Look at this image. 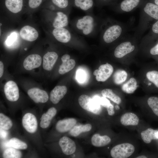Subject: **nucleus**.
<instances>
[{
	"label": "nucleus",
	"mask_w": 158,
	"mask_h": 158,
	"mask_svg": "<svg viewBox=\"0 0 158 158\" xmlns=\"http://www.w3.org/2000/svg\"><path fill=\"white\" fill-rule=\"evenodd\" d=\"M51 29L52 37L57 41L61 43H68L73 38L78 36L68 27Z\"/></svg>",
	"instance_id": "39448f33"
},
{
	"label": "nucleus",
	"mask_w": 158,
	"mask_h": 158,
	"mask_svg": "<svg viewBox=\"0 0 158 158\" xmlns=\"http://www.w3.org/2000/svg\"><path fill=\"white\" fill-rule=\"evenodd\" d=\"M122 28L118 25H112L107 29L104 32L102 36L105 42L111 43L117 39L121 35Z\"/></svg>",
	"instance_id": "9d476101"
},
{
	"label": "nucleus",
	"mask_w": 158,
	"mask_h": 158,
	"mask_svg": "<svg viewBox=\"0 0 158 158\" xmlns=\"http://www.w3.org/2000/svg\"><path fill=\"white\" fill-rule=\"evenodd\" d=\"M92 128V126L90 124L75 126L70 130L69 133L71 136L76 137L82 133L90 131Z\"/></svg>",
	"instance_id": "393cba45"
},
{
	"label": "nucleus",
	"mask_w": 158,
	"mask_h": 158,
	"mask_svg": "<svg viewBox=\"0 0 158 158\" xmlns=\"http://www.w3.org/2000/svg\"><path fill=\"white\" fill-rule=\"evenodd\" d=\"M148 79L153 83L158 88V71H152L148 72L146 74Z\"/></svg>",
	"instance_id": "4c0bfd02"
},
{
	"label": "nucleus",
	"mask_w": 158,
	"mask_h": 158,
	"mask_svg": "<svg viewBox=\"0 0 158 158\" xmlns=\"http://www.w3.org/2000/svg\"><path fill=\"white\" fill-rule=\"evenodd\" d=\"M147 103L154 113L158 116V98L155 97H150L148 99Z\"/></svg>",
	"instance_id": "e433bc0d"
},
{
	"label": "nucleus",
	"mask_w": 158,
	"mask_h": 158,
	"mask_svg": "<svg viewBox=\"0 0 158 158\" xmlns=\"http://www.w3.org/2000/svg\"><path fill=\"white\" fill-rule=\"evenodd\" d=\"M72 24L76 32L82 35L90 36L96 33L97 25L96 19L91 15L87 14L79 18Z\"/></svg>",
	"instance_id": "f257e3e1"
},
{
	"label": "nucleus",
	"mask_w": 158,
	"mask_h": 158,
	"mask_svg": "<svg viewBox=\"0 0 158 158\" xmlns=\"http://www.w3.org/2000/svg\"><path fill=\"white\" fill-rule=\"evenodd\" d=\"M135 148L132 144L125 143L117 145L111 150L110 154L114 158H126L134 152Z\"/></svg>",
	"instance_id": "423d86ee"
},
{
	"label": "nucleus",
	"mask_w": 158,
	"mask_h": 158,
	"mask_svg": "<svg viewBox=\"0 0 158 158\" xmlns=\"http://www.w3.org/2000/svg\"><path fill=\"white\" fill-rule=\"evenodd\" d=\"M76 122V120L73 118L60 120L56 124V128L59 133H65L70 131L75 126Z\"/></svg>",
	"instance_id": "a211bd4d"
},
{
	"label": "nucleus",
	"mask_w": 158,
	"mask_h": 158,
	"mask_svg": "<svg viewBox=\"0 0 158 158\" xmlns=\"http://www.w3.org/2000/svg\"><path fill=\"white\" fill-rule=\"evenodd\" d=\"M144 11L151 17L158 20V5L152 2H147L145 5Z\"/></svg>",
	"instance_id": "a878e982"
},
{
	"label": "nucleus",
	"mask_w": 158,
	"mask_h": 158,
	"mask_svg": "<svg viewBox=\"0 0 158 158\" xmlns=\"http://www.w3.org/2000/svg\"><path fill=\"white\" fill-rule=\"evenodd\" d=\"M0 136L1 138H4L6 137V132L4 130V129L0 128Z\"/></svg>",
	"instance_id": "a18cd8bd"
},
{
	"label": "nucleus",
	"mask_w": 158,
	"mask_h": 158,
	"mask_svg": "<svg viewBox=\"0 0 158 158\" xmlns=\"http://www.w3.org/2000/svg\"><path fill=\"white\" fill-rule=\"evenodd\" d=\"M12 126L13 123L10 119L2 113H0V128L7 130L11 128Z\"/></svg>",
	"instance_id": "f704fd0d"
},
{
	"label": "nucleus",
	"mask_w": 158,
	"mask_h": 158,
	"mask_svg": "<svg viewBox=\"0 0 158 158\" xmlns=\"http://www.w3.org/2000/svg\"><path fill=\"white\" fill-rule=\"evenodd\" d=\"M139 119L134 113L128 112L123 115L120 119V122L124 126H136L139 123Z\"/></svg>",
	"instance_id": "4be33fe9"
},
{
	"label": "nucleus",
	"mask_w": 158,
	"mask_h": 158,
	"mask_svg": "<svg viewBox=\"0 0 158 158\" xmlns=\"http://www.w3.org/2000/svg\"><path fill=\"white\" fill-rule=\"evenodd\" d=\"M4 92L6 99L11 102L17 101L19 97V90L18 85L14 81L7 82L4 86Z\"/></svg>",
	"instance_id": "0eeeda50"
},
{
	"label": "nucleus",
	"mask_w": 158,
	"mask_h": 158,
	"mask_svg": "<svg viewBox=\"0 0 158 158\" xmlns=\"http://www.w3.org/2000/svg\"><path fill=\"white\" fill-rule=\"evenodd\" d=\"M127 77V73L125 71L118 70L115 72L113 75L114 82L116 85H120L126 80Z\"/></svg>",
	"instance_id": "7c9ffc66"
},
{
	"label": "nucleus",
	"mask_w": 158,
	"mask_h": 158,
	"mask_svg": "<svg viewBox=\"0 0 158 158\" xmlns=\"http://www.w3.org/2000/svg\"><path fill=\"white\" fill-rule=\"evenodd\" d=\"M44 11L46 13L45 21L51 28L68 27L69 20L66 12L59 10L46 8H44Z\"/></svg>",
	"instance_id": "f03ea898"
},
{
	"label": "nucleus",
	"mask_w": 158,
	"mask_h": 158,
	"mask_svg": "<svg viewBox=\"0 0 158 158\" xmlns=\"http://www.w3.org/2000/svg\"><path fill=\"white\" fill-rule=\"evenodd\" d=\"M141 0H124L120 4L121 9L123 11L129 12L138 6Z\"/></svg>",
	"instance_id": "bb28decb"
},
{
	"label": "nucleus",
	"mask_w": 158,
	"mask_h": 158,
	"mask_svg": "<svg viewBox=\"0 0 158 158\" xmlns=\"http://www.w3.org/2000/svg\"><path fill=\"white\" fill-rule=\"evenodd\" d=\"M46 0H27L25 11L31 12L36 10L43 5Z\"/></svg>",
	"instance_id": "c756f323"
},
{
	"label": "nucleus",
	"mask_w": 158,
	"mask_h": 158,
	"mask_svg": "<svg viewBox=\"0 0 158 158\" xmlns=\"http://www.w3.org/2000/svg\"><path fill=\"white\" fill-rule=\"evenodd\" d=\"M17 35V34L15 32H13L8 37L6 40V45L10 46L13 44L16 40Z\"/></svg>",
	"instance_id": "58836bf2"
},
{
	"label": "nucleus",
	"mask_w": 158,
	"mask_h": 158,
	"mask_svg": "<svg viewBox=\"0 0 158 158\" xmlns=\"http://www.w3.org/2000/svg\"><path fill=\"white\" fill-rule=\"evenodd\" d=\"M62 64L60 66L59 73L61 75L64 74L72 70L75 65V61L70 59V56L68 54H65L61 57Z\"/></svg>",
	"instance_id": "f3484780"
},
{
	"label": "nucleus",
	"mask_w": 158,
	"mask_h": 158,
	"mask_svg": "<svg viewBox=\"0 0 158 158\" xmlns=\"http://www.w3.org/2000/svg\"><path fill=\"white\" fill-rule=\"evenodd\" d=\"M135 46L129 42H123L118 46L114 51V55L117 58H121L135 49Z\"/></svg>",
	"instance_id": "6ab92c4d"
},
{
	"label": "nucleus",
	"mask_w": 158,
	"mask_h": 158,
	"mask_svg": "<svg viewBox=\"0 0 158 158\" xmlns=\"http://www.w3.org/2000/svg\"><path fill=\"white\" fill-rule=\"evenodd\" d=\"M150 52L152 55H158V43L151 49Z\"/></svg>",
	"instance_id": "79ce46f5"
},
{
	"label": "nucleus",
	"mask_w": 158,
	"mask_h": 158,
	"mask_svg": "<svg viewBox=\"0 0 158 158\" xmlns=\"http://www.w3.org/2000/svg\"><path fill=\"white\" fill-rule=\"evenodd\" d=\"M137 87L136 80L134 78H132L123 85L121 89L124 92L128 94H131L135 90Z\"/></svg>",
	"instance_id": "c85d7f7f"
},
{
	"label": "nucleus",
	"mask_w": 158,
	"mask_h": 158,
	"mask_svg": "<svg viewBox=\"0 0 158 158\" xmlns=\"http://www.w3.org/2000/svg\"><path fill=\"white\" fill-rule=\"evenodd\" d=\"M4 72V64L3 62L0 61V78H1L3 75Z\"/></svg>",
	"instance_id": "c03bdc74"
},
{
	"label": "nucleus",
	"mask_w": 158,
	"mask_h": 158,
	"mask_svg": "<svg viewBox=\"0 0 158 158\" xmlns=\"http://www.w3.org/2000/svg\"><path fill=\"white\" fill-rule=\"evenodd\" d=\"M113 0H95L96 5H100L109 3L112 1Z\"/></svg>",
	"instance_id": "a19ab883"
},
{
	"label": "nucleus",
	"mask_w": 158,
	"mask_h": 158,
	"mask_svg": "<svg viewBox=\"0 0 158 158\" xmlns=\"http://www.w3.org/2000/svg\"><path fill=\"white\" fill-rule=\"evenodd\" d=\"M22 155L20 151L13 147L7 149L3 153V157L4 158H20Z\"/></svg>",
	"instance_id": "72a5a7b5"
},
{
	"label": "nucleus",
	"mask_w": 158,
	"mask_h": 158,
	"mask_svg": "<svg viewBox=\"0 0 158 158\" xmlns=\"http://www.w3.org/2000/svg\"><path fill=\"white\" fill-rule=\"evenodd\" d=\"M113 68L110 64L107 63L101 65L98 69L95 70L93 74L96 76V78L98 81L104 82L111 76L113 71Z\"/></svg>",
	"instance_id": "f8f14e48"
},
{
	"label": "nucleus",
	"mask_w": 158,
	"mask_h": 158,
	"mask_svg": "<svg viewBox=\"0 0 158 158\" xmlns=\"http://www.w3.org/2000/svg\"><path fill=\"white\" fill-rule=\"evenodd\" d=\"M79 104L82 108L93 114H99L101 111L100 105L94 98L86 95H82L78 98Z\"/></svg>",
	"instance_id": "20e7f679"
},
{
	"label": "nucleus",
	"mask_w": 158,
	"mask_h": 158,
	"mask_svg": "<svg viewBox=\"0 0 158 158\" xmlns=\"http://www.w3.org/2000/svg\"><path fill=\"white\" fill-rule=\"evenodd\" d=\"M158 130L150 128H148L141 133L142 139L145 143L151 142L152 140L157 139L155 136V133Z\"/></svg>",
	"instance_id": "cd10ccee"
},
{
	"label": "nucleus",
	"mask_w": 158,
	"mask_h": 158,
	"mask_svg": "<svg viewBox=\"0 0 158 158\" xmlns=\"http://www.w3.org/2000/svg\"><path fill=\"white\" fill-rule=\"evenodd\" d=\"M67 90V88L65 85L55 86L50 93V100L54 104L58 103L66 93Z\"/></svg>",
	"instance_id": "dca6fc26"
},
{
	"label": "nucleus",
	"mask_w": 158,
	"mask_h": 158,
	"mask_svg": "<svg viewBox=\"0 0 158 158\" xmlns=\"http://www.w3.org/2000/svg\"><path fill=\"white\" fill-rule=\"evenodd\" d=\"M57 9L66 13L69 12L72 6L70 0H47Z\"/></svg>",
	"instance_id": "b1692460"
},
{
	"label": "nucleus",
	"mask_w": 158,
	"mask_h": 158,
	"mask_svg": "<svg viewBox=\"0 0 158 158\" xmlns=\"http://www.w3.org/2000/svg\"><path fill=\"white\" fill-rule=\"evenodd\" d=\"M137 158H147V157L144 155H141L139 156L138 157H136Z\"/></svg>",
	"instance_id": "49530a36"
},
{
	"label": "nucleus",
	"mask_w": 158,
	"mask_h": 158,
	"mask_svg": "<svg viewBox=\"0 0 158 158\" xmlns=\"http://www.w3.org/2000/svg\"><path fill=\"white\" fill-rule=\"evenodd\" d=\"M101 93L103 97L109 99L118 104H119L121 102V98L114 94L110 89H104L102 91Z\"/></svg>",
	"instance_id": "473e14b6"
},
{
	"label": "nucleus",
	"mask_w": 158,
	"mask_h": 158,
	"mask_svg": "<svg viewBox=\"0 0 158 158\" xmlns=\"http://www.w3.org/2000/svg\"><path fill=\"white\" fill-rule=\"evenodd\" d=\"M154 3L158 5V0H154Z\"/></svg>",
	"instance_id": "de8ad7c7"
},
{
	"label": "nucleus",
	"mask_w": 158,
	"mask_h": 158,
	"mask_svg": "<svg viewBox=\"0 0 158 158\" xmlns=\"http://www.w3.org/2000/svg\"><path fill=\"white\" fill-rule=\"evenodd\" d=\"M111 141L110 137L107 135L101 136L96 134L92 137L91 142L93 145L96 147H102L108 145Z\"/></svg>",
	"instance_id": "5701e85b"
},
{
	"label": "nucleus",
	"mask_w": 158,
	"mask_h": 158,
	"mask_svg": "<svg viewBox=\"0 0 158 158\" xmlns=\"http://www.w3.org/2000/svg\"><path fill=\"white\" fill-rule=\"evenodd\" d=\"M86 75L85 72L81 70H78L76 73L77 80L80 83H83L85 80Z\"/></svg>",
	"instance_id": "ea45409f"
},
{
	"label": "nucleus",
	"mask_w": 158,
	"mask_h": 158,
	"mask_svg": "<svg viewBox=\"0 0 158 158\" xmlns=\"http://www.w3.org/2000/svg\"><path fill=\"white\" fill-rule=\"evenodd\" d=\"M72 6L87 12H90L96 5L95 0H70Z\"/></svg>",
	"instance_id": "aec40b11"
},
{
	"label": "nucleus",
	"mask_w": 158,
	"mask_h": 158,
	"mask_svg": "<svg viewBox=\"0 0 158 158\" xmlns=\"http://www.w3.org/2000/svg\"><path fill=\"white\" fill-rule=\"evenodd\" d=\"M152 30L154 32L158 34V20L153 25Z\"/></svg>",
	"instance_id": "37998d69"
},
{
	"label": "nucleus",
	"mask_w": 158,
	"mask_h": 158,
	"mask_svg": "<svg viewBox=\"0 0 158 158\" xmlns=\"http://www.w3.org/2000/svg\"><path fill=\"white\" fill-rule=\"evenodd\" d=\"M97 97L100 105L107 108L108 114L110 116L114 115L115 114L114 107L109 100L104 97H100L97 96Z\"/></svg>",
	"instance_id": "2f4dec72"
},
{
	"label": "nucleus",
	"mask_w": 158,
	"mask_h": 158,
	"mask_svg": "<svg viewBox=\"0 0 158 158\" xmlns=\"http://www.w3.org/2000/svg\"><path fill=\"white\" fill-rule=\"evenodd\" d=\"M8 145L18 150H25L28 147L25 143L16 138L11 139L8 142Z\"/></svg>",
	"instance_id": "c9c22d12"
},
{
	"label": "nucleus",
	"mask_w": 158,
	"mask_h": 158,
	"mask_svg": "<svg viewBox=\"0 0 158 158\" xmlns=\"http://www.w3.org/2000/svg\"><path fill=\"white\" fill-rule=\"evenodd\" d=\"M56 113L57 110L54 107L49 109L46 113L43 114L40 118V127L43 128L48 127L51 121L56 115Z\"/></svg>",
	"instance_id": "412c9836"
},
{
	"label": "nucleus",
	"mask_w": 158,
	"mask_h": 158,
	"mask_svg": "<svg viewBox=\"0 0 158 158\" xmlns=\"http://www.w3.org/2000/svg\"><path fill=\"white\" fill-rule=\"evenodd\" d=\"M115 108L116 109H119V107L118 105H116Z\"/></svg>",
	"instance_id": "8fccbe9b"
},
{
	"label": "nucleus",
	"mask_w": 158,
	"mask_h": 158,
	"mask_svg": "<svg viewBox=\"0 0 158 158\" xmlns=\"http://www.w3.org/2000/svg\"><path fill=\"white\" fill-rule=\"evenodd\" d=\"M19 34L22 40L29 42L35 41L39 36V32L36 29L30 25L22 27L19 31Z\"/></svg>",
	"instance_id": "6e6552de"
},
{
	"label": "nucleus",
	"mask_w": 158,
	"mask_h": 158,
	"mask_svg": "<svg viewBox=\"0 0 158 158\" xmlns=\"http://www.w3.org/2000/svg\"><path fill=\"white\" fill-rule=\"evenodd\" d=\"M58 58V54L54 51H49L44 55L42 59L43 68L47 71H51Z\"/></svg>",
	"instance_id": "2eb2a0df"
},
{
	"label": "nucleus",
	"mask_w": 158,
	"mask_h": 158,
	"mask_svg": "<svg viewBox=\"0 0 158 158\" xmlns=\"http://www.w3.org/2000/svg\"><path fill=\"white\" fill-rule=\"evenodd\" d=\"M155 136L157 138V139H158V130L155 133Z\"/></svg>",
	"instance_id": "09e8293b"
},
{
	"label": "nucleus",
	"mask_w": 158,
	"mask_h": 158,
	"mask_svg": "<svg viewBox=\"0 0 158 158\" xmlns=\"http://www.w3.org/2000/svg\"><path fill=\"white\" fill-rule=\"evenodd\" d=\"M22 123L24 128L28 132L34 133L37 130V122L35 116L32 113H28L23 116Z\"/></svg>",
	"instance_id": "ddd939ff"
},
{
	"label": "nucleus",
	"mask_w": 158,
	"mask_h": 158,
	"mask_svg": "<svg viewBox=\"0 0 158 158\" xmlns=\"http://www.w3.org/2000/svg\"><path fill=\"white\" fill-rule=\"evenodd\" d=\"M42 62V59L40 55L37 54H32L29 55L25 58L23 61V66L26 70L31 71L40 67Z\"/></svg>",
	"instance_id": "1a4fd4ad"
},
{
	"label": "nucleus",
	"mask_w": 158,
	"mask_h": 158,
	"mask_svg": "<svg viewBox=\"0 0 158 158\" xmlns=\"http://www.w3.org/2000/svg\"><path fill=\"white\" fill-rule=\"evenodd\" d=\"M27 94L29 97L36 103H45L49 99V96L46 91L37 87L29 89Z\"/></svg>",
	"instance_id": "9b49d317"
},
{
	"label": "nucleus",
	"mask_w": 158,
	"mask_h": 158,
	"mask_svg": "<svg viewBox=\"0 0 158 158\" xmlns=\"http://www.w3.org/2000/svg\"><path fill=\"white\" fill-rule=\"evenodd\" d=\"M59 144L63 153L66 155L72 154L75 151L76 146L74 142L67 137L63 136L61 138Z\"/></svg>",
	"instance_id": "4468645a"
},
{
	"label": "nucleus",
	"mask_w": 158,
	"mask_h": 158,
	"mask_svg": "<svg viewBox=\"0 0 158 158\" xmlns=\"http://www.w3.org/2000/svg\"><path fill=\"white\" fill-rule=\"evenodd\" d=\"M27 0H1V6L5 11L14 15L25 11Z\"/></svg>",
	"instance_id": "7ed1b4c3"
}]
</instances>
